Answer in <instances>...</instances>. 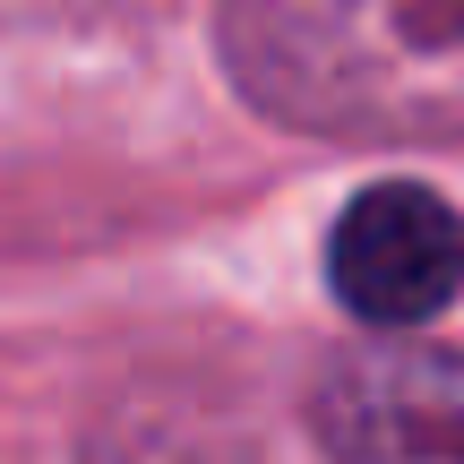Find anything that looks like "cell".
Instances as JSON below:
<instances>
[{
  "instance_id": "cell-2",
  "label": "cell",
  "mask_w": 464,
  "mask_h": 464,
  "mask_svg": "<svg viewBox=\"0 0 464 464\" xmlns=\"http://www.w3.org/2000/svg\"><path fill=\"white\" fill-rule=\"evenodd\" d=\"M310 439L327 464H464V353L379 335L318 370Z\"/></svg>"
},
{
  "instance_id": "cell-1",
  "label": "cell",
  "mask_w": 464,
  "mask_h": 464,
  "mask_svg": "<svg viewBox=\"0 0 464 464\" xmlns=\"http://www.w3.org/2000/svg\"><path fill=\"white\" fill-rule=\"evenodd\" d=\"M216 44L284 130L353 147L464 138V0H224Z\"/></svg>"
},
{
  "instance_id": "cell-3",
  "label": "cell",
  "mask_w": 464,
  "mask_h": 464,
  "mask_svg": "<svg viewBox=\"0 0 464 464\" xmlns=\"http://www.w3.org/2000/svg\"><path fill=\"white\" fill-rule=\"evenodd\" d=\"M327 293L362 327L413 335L464 293V216L430 181H370L327 224Z\"/></svg>"
},
{
  "instance_id": "cell-4",
  "label": "cell",
  "mask_w": 464,
  "mask_h": 464,
  "mask_svg": "<svg viewBox=\"0 0 464 464\" xmlns=\"http://www.w3.org/2000/svg\"><path fill=\"white\" fill-rule=\"evenodd\" d=\"M61 9H86V0H0V17H61Z\"/></svg>"
}]
</instances>
